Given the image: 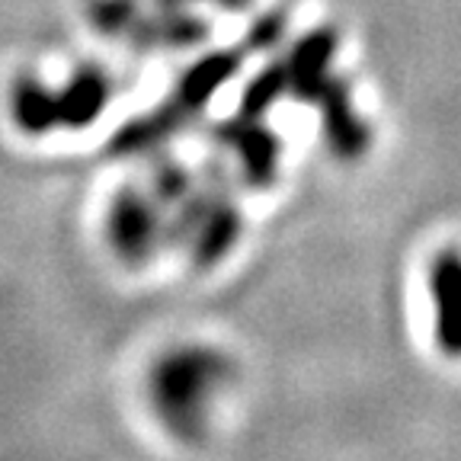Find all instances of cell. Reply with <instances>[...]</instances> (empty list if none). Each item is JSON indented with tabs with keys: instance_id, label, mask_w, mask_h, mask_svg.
<instances>
[{
	"instance_id": "10",
	"label": "cell",
	"mask_w": 461,
	"mask_h": 461,
	"mask_svg": "<svg viewBox=\"0 0 461 461\" xmlns=\"http://www.w3.org/2000/svg\"><path fill=\"white\" fill-rule=\"evenodd\" d=\"M193 189H195L193 176H189L180 164H173V160H160V164L151 170V189H148V193L158 199V205L164 212L176 209Z\"/></svg>"
},
{
	"instance_id": "2",
	"label": "cell",
	"mask_w": 461,
	"mask_h": 461,
	"mask_svg": "<svg viewBox=\"0 0 461 461\" xmlns=\"http://www.w3.org/2000/svg\"><path fill=\"white\" fill-rule=\"evenodd\" d=\"M167 234L170 247H186L193 253L195 267H218L240 240L238 202L221 186V180H212L205 189H193L173 209Z\"/></svg>"
},
{
	"instance_id": "11",
	"label": "cell",
	"mask_w": 461,
	"mask_h": 461,
	"mask_svg": "<svg viewBox=\"0 0 461 461\" xmlns=\"http://www.w3.org/2000/svg\"><path fill=\"white\" fill-rule=\"evenodd\" d=\"M90 20L106 36H129L135 23L141 20L135 0H94L90 4Z\"/></svg>"
},
{
	"instance_id": "6",
	"label": "cell",
	"mask_w": 461,
	"mask_h": 461,
	"mask_svg": "<svg viewBox=\"0 0 461 461\" xmlns=\"http://www.w3.org/2000/svg\"><path fill=\"white\" fill-rule=\"evenodd\" d=\"M193 119V113L189 109H183L180 103L167 100L164 109H158V113L151 115H141V119H135V122L122 125V129L115 131L113 138V154L115 158H141V154H151L158 151L160 144L170 141L176 131H183V125Z\"/></svg>"
},
{
	"instance_id": "8",
	"label": "cell",
	"mask_w": 461,
	"mask_h": 461,
	"mask_svg": "<svg viewBox=\"0 0 461 461\" xmlns=\"http://www.w3.org/2000/svg\"><path fill=\"white\" fill-rule=\"evenodd\" d=\"M14 119L26 135H45L61 125L58 94L32 74H23L14 86Z\"/></svg>"
},
{
	"instance_id": "1",
	"label": "cell",
	"mask_w": 461,
	"mask_h": 461,
	"mask_svg": "<svg viewBox=\"0 0 461 461\" xmlns=\"http://www.w3.org/2000/svg\"><path fill=\"white\" fill-rule=\"evenodd\" d=\"M234 378V362L215 346L186 343L160 356L151 368V407L158 420L183 442L205 436L218 394Z\"/></svg>"
},
{
	"instance_id": "9",
	"label": "cell",
	"mask_w": 461,
	"mask_h": 461,
	"mask_svg": "<svg viewBox=\"0 0 461 461\" xmlns=\"http://www.w3.org/2000/svg\"><path fill=\"white\" fill-rule=\"evenodd\" d=\"M238 65H240V58L234 55V51H215V55L202 58V61H195V65L183 74L173 100L195 115L205 103L212 100V96H215L218 86H221L230 74L238 71Z\"/></svg>"
},
{
	"instance_id": "7",
	"label": "cell",
	"mask_w": 461,
	"mask_h": 461,
	"mask_svg": "<svg viewBox=\"0 0 461 461\" xmlns=\"http://www.w3.org/2000/svg\"><path fill=\"white\" fill-rule=\"evenodd\" d=\"M109 103V80L96 68H80L71 74L65 90H58V106H61V125L68 129H86L100 119Z\"/></svg>"
},
{
	"instance_id": "5",
	"label": "cell",
	"mask_w": 461,
	"mask_h": 461,
	"mask_svg": "<svg viewBox=\"0 0 461 461\" xmlns=\"http://www.w3.org/2000/svg\"><path fill=\"white\" fill-rule=\"evenodd\" d=\"M218 138L228 148L238 151L240 167H244V176L250 186H269L276 180V170H279V144L259 125V119L238 115L234 122H224L218 129Z\"/></svg>"
},
{
	"instance_id": "3",
	"label": "cell",
	"mask_w": 461,
	"mask_h": 461,
	"mask_svg": "<svg viewBox=\"0 0 461 461\" xmlns=\"http://www.w3.org/2000/svg\"><path fill=\"white\" fill-rule=\"evenodd\" d=\"M167 224H170V215L160 209L151 193L125 186L115 193L113 209H109V218H106L109 244L115 247V253H119L125 263L141 267V263L154 259V253H158L160 247H170Z\"/></svg>"
},
{
	"instance_id": "4",
	"label": "cell",
	"mask_w": 461,
	"mask_h": 461,
	"mask_svg": "<svg viewBox=\"0 0 461 461\" xmlns=\"http://www.w3.org/2000/svg\"><path fill=\"white\" fill-rule=\"evenodd\" d=\"M429 298L436 343L446 356H461V253L442 250L429 263Z\"/></svg>"
}]
</instances>
